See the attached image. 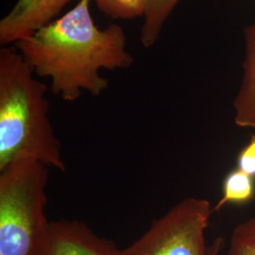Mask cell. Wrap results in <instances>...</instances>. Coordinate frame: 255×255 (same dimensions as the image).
<instances>
[{
    "label": "cell",
    "mask_w": 255,
    "mask_h": 255,
    "mask_svg": "<svg viewBox=\"0 0 255 255\" xmlns=\"http://www.w3.org/2000/svg\"><path fill=\"white\" fill-rule=\"evenodd\" d=\"M254 177L237 168L227 175L223 183V195L219 202L213 206V213L218 212L231 202H246L255 196Z\"/></svg>",
    "instance_id": "cell-9"
},
{
    "label": "cell",
    "mask_w": 255,
    "mask_h": 255,
    "mask_svg": "<svg viewBox=\"0 0 255 255\" xmlns=\"http://www.w3.org/2000/svg\"><path fill=\"white\" fill-rule=\"evenodd\" d=\"M47 87L17 48L0 50V170L34 160L61 172L66 169L62 145L48 118Z\"/></svg>",
    "instance_id": "cell-2"
},
{
    "label": "cell",
    "mask_w": 255,
    "mask_h": 255,
    "mask_svg": "<svg viewBox=\"0 0 255 255\" xmlns=\"http://www.w3.org/2000/svg\"><path fill=\"white\" fill-rule=\"evenodd\" d=\"M237 168L245 173L255 177V134L250 140L238 156Z\"/></svg>",
    "instance_id": "cell-12"
},
{
    "label": "cell",
    "mask_w": 255,
    "mask_h": 255,
    "mask_svg": "<svg viewBox=\"0 0 255 255\" xmlns=\"http://www.w3.org/2000/svg\"><path fill=\"white\" fill-rule=\"evenodd\" d=\"M228 255H255V218L247 219L234 229Z\"/></svg>",
    "instance_id": "cell-10"
},
{
    "label": "cell",
    "mask_w": 255,
    "mask_h": 255,
    "mask_svg": "<svg viewBox=\"0 0 255 255\" xmlns=\"http://www.w3.org/2000/svg\"><path fill=\"white\" fill-rule=\"evenodd\" d=\"M127 37L117 24L101 29L92 18L90 0H80L62 17L15 44L34 74L51 81V91L64 101H77L82 92L100 96L109 86L101 69L128 68L133 58Z\"/></svg>",
    "instance_id": "cell-1"
},
{
    "label": "cell",
    "mask_w": 255,
    "mask_h": 255,
    "mask_svg": "<svg viewBox=\"0 0 255 255\" xmlns=\"http://www.w3.org/2000/svg\"><path fill=\"white\" fill-rule=\"evenodd\" d=\"M244 73L234 101L235 123L240 128H255V23L244 29Z\"/></svg>",
    "instance_id": "cell-7"
},
{
    "label": "cell",
    "mask_w": 255,
    "mask_h": 255,
    "mask_svg": "<svg viewBox=\"0 0 255 255\" xmlns=\"http://www.w3.org/2000/svg\"><path fill=\"white\" fill-rule=\"evenodd\" d=\"M181 0H146L140 41L146 48L157 42L164 23Z\"/></svg>",
    "instance_id": "cell-8"
},
{
    "label": "cell",
    "mask_w": 255,
    "mask_h": 255,
    "mask_svg": "<svg viewBox=\"0 0 255 255\" xmlns=\"http://www.w3.org/2000/svg\"><path fill=\"white\" fill-rule=\"evenodd\" d=\"M223 239L221 237L216 238L213 243L208 247V251H207V255H219L220 251L222 250L223 247Z\"/></svg>",
    "instance_id": "cell-13"
},
{
    "label": "cell",
    "mask_w": 255,
    "mask_h": 255,
    "mask_svg": "<svg viewBox=\"0 0 255 255\" xmlns=\"http://www.w3.org/2000/svg\"><path fill=\"white\" fill-rule=\"evenodd\" d=\"M213 214L205 199L186 198L160 219L119 255H207L205 231Z\"/></svg>",
    "instance_id": "cell-4"
},
{
    "label": "cell",
    "mask_w": 255,
    "mask_h": 255,
    "mask_svg": "<svg viewBox=\"0 0 255 255\" xmlns=\"http://www.w3.org/2000/svg\"><path fill=\"white\" fill-rule=\"evenodd\" d=\"M101 11L115 19L144 16L146 0H96Z\"/></svg>",
    "instance_id": "cell-11"
},
{
    "label": "cell",
    "mask_w": 255,
    "mask_h": 255,
    "mask_svg": "<svg viewBox=\"0 0 255 255\" xmlns=\"http://www.w3.org/2000/svg\"><path fill=\"white\" fill-rule=\"evenodd\" d=\"M48 170L34 160L0 170V255H31L44 237Z\"/></svg>",
    "instance_id": "cell-3"
},
{
    "label": "cell",
    "mask_w": 255,
    "mask_h": 255,
    "mask_svg": "<svg viewBox=\"0 0 255 255\" xmlns=\"http://www.w3.org/2000/svg\"><path fill=\"white\" fill-rule=\"evenodd\" d=\"M116 244L77 220L50 221L31 255H119Z\"/></svg>",
    "instance_id": "cell-5"
},
{
    "label": "cell",
    "mask_w": 255,
    "mask_h": 255,
    "mask_svg": "<svg viewBox=\"0 0 255 255\" xmlns=\"http://www.w3.org/2000/svg\"><path fill=\"white\" fill-rule=\"evenodd\" d=\"M70 1L17 0L12 9L0 21V44H16L30 36L37 29L50 23Z\"/></svg>",
    "instance_id": "cell-6"
}]
</instances>
